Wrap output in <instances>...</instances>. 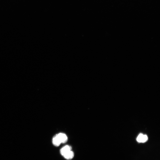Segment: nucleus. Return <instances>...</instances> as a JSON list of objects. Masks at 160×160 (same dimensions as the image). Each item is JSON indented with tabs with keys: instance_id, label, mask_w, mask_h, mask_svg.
<instances>
[{
	"instance_id": "1",
	"label": "nucleus",
	"mask_w": 160,
	"mask_h": 160,
	"mask_svg": "<svg viewBox=\"0 0 160 160\" xmlns=\"http://www.w3.org/2000/svg\"><path fill=\"white\" fill-rule=\"evenodd\" d=\"M148 139V137L146 135L140 133L137 136L136 140L138 142L144 143L146 142Z\"/></svg>"
},
{
	"instance_id": "2",
	"label": "nucleus",
	"mask_w": 160,
	"mask_h": 160,
	"mask_svg": "<svg viewBox=\"0 0 160 160\" xmlns=\"http://www.w3.org/2000/svg\"><path fill=\"white\" fill-rule=\"evenodd\" d=\"M56 135L59 139L61 143H65L67 141L68 137L65 134L60 133Z\"/></svg>"
},
{
	"instance_id": "3",
	"label": "nucleus",
	"mask_w": 160,
	"mask_h": 160,
	"mask_svg": "<svg viewBox=\"0 0 160 160\" xmlns=\"http://www.w3.org/2000/svg\"><path fill=\"white\" fill-rule=\"evenodd\" d=\"M71 147L68 145L63 147L60 150V153L63 156L68 151L71 150Z\"/></svg>"
},
{
	"instance_id": "4",
	"label": "nucleus",
	"mask_w": 160,
	"mask_h": 160,
	"mask_svg": "<svg viewBox=\"0 0 160 160\" xmlns=\"http://www.w3.org/2000/svg\"><path fill=\"white\" fill-rule=\"evenodd\" d=\"M74 155V154L73 151L71 150L64 155L63 156L66 159L70 160L72 159Z\"/></svg>"
},
{
	"instance_id": "5",
	"label": "nucleus",
	"mask_w": 160,
	"mask_h": 160,
	"mask_svg": "<svg viewBox=\"0 0 160 160\" xmlns=\"http://www.w3.org/2000/svg\"><path fill=\"white\" fill-rule=\"evenodd\" d=\"M52 143L53 145L56 146H59L61 143L56 135L53 138Z\"/></svg>"
}]
</instances>
